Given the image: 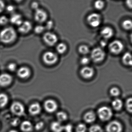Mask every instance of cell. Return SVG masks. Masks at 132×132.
Here are the masks:
<instances>
[{
    "instance_id": "f1b7e54d",
    "label": "cell",
    "mask_w": 132,
    "mask_h": 132,
    "mask_svg": "<svg viewBox=\"0 0 132 132\" xmlns=\"http://www.w3.org/2000/svg\"><path fill=\"white\" fill-rule=\"evenodd\" d=\"M78 52L82 55H86L90 52L89 48L85 45L80 46L78 48Z\"/></svg>"
},
{
    "instance_id": "d6986e66",
    "label": "cell",
    "mask_w": 132,
    "mask_h": 132,
    "mask_svg": "<svg viewBox=\"0 0 132 132\" xmlns=\"http://www.w3.org/2000/svg\"><path fill=\"white\" fill-rule=\"evenodd\" d=\"M21 131L24 132H30L33 129V126L29 121H25L22 122L20 126Z\"/></svg>"
},
{
    "instance_id": "ba28073f",
    "label": "cell",
    "mask_w": 132,
    "mask_h": 132,
    "mask_svg": "<svg viewBox=\"0 0 132 132\" xmlns=\"http://www.w3.org/2000/svg\"><path fill=\"white\" fill-rule=\"evenodd\" d=\"M58 38L55 34L52 32H46L43 36L44 42L49 46H53L56 44L58 41Z\"/></svg>"
},
{
    "instance_id": "bcb514c9",
    "label": "cell",
    "mask_w": 132,
    "mask_h": 132,
    "mask_svg": "<svg viewBox=\"0 0 132 132\" xmlns=\"http://www.w3.org/2000/svg\"><path fill=\"white\" fill-rule=\"evenodd\" d=\"M106 44H107V43H106V42H105V41H102L101 42V45L102 46H103V47L105 46L106 45Z\"/></svg>"
},
{
    "instance_id": "277c9868",
    "label": "cell",
    "mask_w": 132,
    "mask_h": 132,
    "mask_svg": "<svg viewBox=\"0 0 132 132\" xmlns=\"http://www.w3.org/2000/svg\"><path fill=\"white\" fill-rule=\"evenodd\" d=\"M124 45L119 40H114L109 45V51L114 55L120 54L124 49Z\"/></svg>"
},
{
    "instance_id": "b9f144b4",
    "label": "cell",
    "mask_w": 132,
    "mask_h": 132,
    "mask_svg": "<svg viewBox=\"0 0 132 132\" xmlns=\"http://www.w3.org/2000/svg\"><path fill=\"white\" fill-rule=\"evenodd\" d=\"M31 7L32 9L36 11L39 9V4L36 2H34L32 3Z\"/></svg>"
},
{
    "instance_id": "8fae6325",
    "label": "cell",
    "mask_w": 132,
    "mask_h": 132,
    "mask_svg": "<svg viewBox=\"0 0 132 132\" xmlns=\"http://www.w3.org/2000/svg\"><path fill=\"white\" fill-rule=\"evenodd\" d=\"M44 108L46 111L48 113L55 112L58 108V104L55 101L52 99H48L45 102Z\"/></svg>"
},
{
    "instance_id": "3957f363",
    "label": "cell",
    "mask_w": 132,
    "mask_h": 132,
    "mask_svg": "<svg viewBox=\"0 0 132 132\" xmlns=\"http://www.w3.org/2000/svg\"><path fill=\"white\" fill-rule=\"evenodd\" d=\"M105 56V53L101 48L97 47L94 48L91 52V58L95 63L102 62Z\"/></svg>"
},
{
    "instance_id": "ffe728a7",
    "label": "cell",
    "mask_w": 132,
    "mask_h": 132,
    "mask_svg": "<svg viewBox=\"0 0 132 132\" xmlns=\"http://www.w3.org/2000/svg\"><path fill=\"white\" fill-rule=\"evenodd\" d=\"M123 64L125 65L132 67V55L129 52L123 55L122 59Z\"/></svg>"
},
{
    "instance_id": "d4e9b609",
    "label": "cell",
    "mask_w": 132,
    "mask_h": 132,
    "mask_svg": "<svg viewBox=\"0 0 132 132\" xmlns=\"http://www.w3.org/2000/svg\"><path fill=\"white\" fill-rule=\"evenodd\" d=\"M122 28L126 30L132 29V21L130 19L124 20L122 24Z\"/></svg>"
},
{
    "instance_id": "7402d4cb",
    "label": "cell",
    "mask_w": 132,
    "mask_h": 132,
    "mask_svg": "<svg viewBox=\"0 0 132 132\" xmlns=\"http://www.w3.org/2000/svg\"><path fill=\"white\" fill-rule=\"evenodd\" d=\"M51 128L53 132H62L63 130L64 126L60 122L55 121L52 123Z\"/></svg>"
},
{
    "instance_id": "7a4b0ae2",
    "label": "cell",
    "mask_w": 132,
    "mask_h": 132,
    "mask_svg": "<svg viewBox=\"0 0 132 132\" xmlns=\"http://www.w3.org/2000/svg\"><path fill=\"white\" fill-rule=\"evenodd\" d=\"M97 114L101 120L105 121L111 118L113 113L110 108L107 106H102L98 110Z\"/></svg>"
},
{
    "instance_id": "30bf717a",
    "label": "cell",
    "mask_w": 132,
    "mask_h": 132,
    "mask_svg": "<svg viewBox=\"0 0 132 132\" xmlns=\"http://www.w3.org/2000/svg\"><path fill=\"white\" fill-rule=\"evenodd\" d=\"M48 15L46 12L44 10L38 9L35 11L34 18L35 20L39 23H43L47 20Z\"/></svg>"
},
{
    "instance_id": "7bdbcfd3",
    "label": "cell",
    "mask_w": 132,
    "mask_h": 132,
    "mask_svg": "<svg viewBox=\"0 0 132 132\" xmlns=\"http://www.w3.org/2000/svg\"><path fill=\"white\" fill-rule=\"evenodd\" d=\"M14 7L12 5H9L6 7L7 11L9 12H13L14 11Z\"/></svg>"
},
{
    "instance_id": "f6af8a7d",
    "label": "cell",
    "mask_w": 132,
    "mask_h": 132,
    "mask_svg": "<svg viewBox=\"0 0 132 132\" xmlns=\"http://www.w3.org/2000/svg\"><path fill=\"white\" fill-rule=\"evenodd\" d=\"M5 4L1 0H0V13L2 12L5 8Z\"/></svg>"
},
{
    "instance_id": "603a6c76",
    "label": "cell",
    "mask_w": 132,
    "mask_h": 132,
    "mask_svg": "<svg viewBox=\"0 0 132 132\" xmlns=\"http://www.w3.org/2000/svg\"><path fill=\"white\" fill-rule=\"evenodd\" d=\"M123 102L121 99L117 98L115 99L112 102V106L116 111H120L123 107Z\"/></svg>"
},
{
    "instance_id": "836d02e7",
    "label": "cell",
    "mask_w": 132,
    "mask_h": 132,
    "mask_svg": "<svg viewBox=\"0 0 132 132\" xmlns=\"http://www.w3.org/2000/svg\"><path fill=\"white\" fill-rule=\"evenodd\" d=\"M45 29V27L43 26L38 25L35 27L34 31L36 34H40L43 32Z\"/></svg>"
},
{
    "instance_id": "44dd1931",
    "label": "cell",
    "mask_w": 132,
    "mask_h": 132,
    "mask_svg": "<svg viewBox=\"0 0 132 132\" xmlns=\"http://www.w3.org/2000/svg\"><path fill=\"white\" fill-rule=\"evenodd\" d=\"M84 121L87 123H92L96 119V116L93 112H88L84 115Z\"/></svg>"
},
{
    "instance_id": "681fc988",
    "label": "cell",
    "mask_w": 132,
    "mask_h": 132,
    "mask_svg": "<svg viewBox=\"0 0 132 132\" xmlns=\"http://www.w3.org/2000/svg\"><path fill=\"white\" fill-rule=\"evenodd\" d=\"M130 39H131V42L132 43V33L130 35Z\"/></svg>"
},
{
    "instance_id": "f35d334b",
    "label": "cell",
    "mask_w": 132,
    "mask_h": 132,
    "mask_svg": "<svg viewBox=\"0 0 132 132\" xmlns=\"http://www.w3.org/2000/svg\"><path fill=\"white\" fill-rule=\"evenodd\" d=\"M63 130L65 132H72L73 131V126L71 125L68 124L64 126Z\"/></svg>"
},
{
    "instance_id": "d6a6232c",
    "label": "cell",
    "mask_w": 132,
    "mask_h": 132,
    "mask_svg": "<svg viewBox=\"0 0 132 132\" xmlns=\"http://www.w3.org/2000/svg\"><path fill=\"white\" fill-rule=\"evenodd\" d=\"M87 131V127L84 124H80L76 127V132H86Z\"/></svg>"
},
{
    "instance_id": "7dc6e473",
    "label": "cell",
    "mask_w": 132,
    "mask_h": 132,
    "mask_svg": "<svg viewBox=\"0 0 132 132\" xmlns=\"http://www.w3.org/2000/svg\"><path fill=\"white\" fill-rule=\"evenodd\" d=\"M14 1L17 2H21L23 0H14Z\"/></svg>"
},
{
    "instance_id": "4fadbf2b",
    "label": "cell",
    "mask_w": 132,
    "mask_h": 132,
    "mask_svg": "<svg viewBox=\"0 0 132 132\" xmlns=\"http://www.w3.org/2000/svg\"><path fill=\"white\" fill-rule=\"evenodd\" d=\"M80 73L83 78L88 79L93 77L94 73V71L92 68L85 66L81 68Z\"/></svg>"
},
{
    "instance_id": "f546056e",
    "label": "cell",
    "mask_w": 132,
    "mask_h": 132,
    "mask_svg": "<svg viewBox=\"0 0 132 132\" xmlns=\"http://www.w3.org/2000/svg\"><path fill=\"white\" fill-rule=\"evenodd\" d=\"M109 93L112 97H117L120 95V91L118 88L113 87L110 89Z\"/></svg>"
},
{
    "instance_id": "4dcf8cb0",
    "label": "cell",
    "mask_w": 132,
    "mask_h": 132,
    "mask_svg": "<svg viewBox=\"0 0 132 132\" xmlns=\"http://www.w3.org/2000/svg\"><path fill=\"white\" fill-rule=\"evenodd\" d=\"M126 108L129 112L132 113V97H129L126 100L125 103Z\"/></svg>"
},
{
    "instance_id": "d590c367",
    "label": "cell",
    "mask_w": 132,
    "mask_h": 132,
    "mask_svg": "<svg viewBox=\"0 0 132 132\" xmlns=\"http://www.w3.org/2000/svg\"><path fill=\"white\" fill-rule=\"evenodd\" d=\"M90 60L87 57H83L81 58L80 60L81 64L83 65H86L89 63Z\"/></svg>"
},
{
    "instance_id": "5bb4252c",
    "label": "cell",
    "mask_w": 132,
    "mask_h": 132,
    "mask_svg": "<svg viewBox=\"0 0 132 132\" xmlns=\"http://www.w3.org/2000/svg\"><path fill=\"white\" fill-rule=\"evenodd\" d=\"M17 74L18 77L20 78L26 79L30 76L31 71L27 67H21L17 71Z\"/></svg>"
},
{
    "instance_id": "e575fe53",
    "label": "cell",
    "mask_w": 132,
    "mask_h": 132,
    "mask_svg": "<svg viewBox=\"0 0 132 132\" xmlns=\"http://www.w3.org/2000/svg\"><path fill=\"white\" fill-rule=\"evenodd\" d=\"M7 68L9 70L12 71V72H13L16 70L17 65L15 63H10L8 64L7 66Z\"/></svg>"
},
{
    "instance_id": "8992f818",
    "label": "cell",
    "mask_w": 132,
    "mask_h": 132,
    "mask_svg": "<svg viewBox=\"0 0 132 132\" xmlns=\"http://www.w3.org/2000/svg\"><path fill=\"white\" fill-rule=\"evenodd\" d=\"M58 57L57 55L52 52H47L43 56V62L46 65H53L55 64L58 61Z\"/></svg>"
},
{
    "instance_id": "9a60e30c",
    "label": "cell",
    "mask_w": 132,
    "mask_h": 132,
    "mask_svg": "<svg viewBox=\"0 0 132 132\" xmlns=\"http://www.w3.org/2000/svg\"><path fill=\"white\" fill-rule=\"evenodd\" d=\"M32 28L31 23L28 21H23L19 26L18 31L20 33L26 34L29 32Z\"/></svg>"
},
{
    "instance_id": "60d3db41",
    "label": "cell",
    "mask_w": 132,
    "mask_h": 132,
    "mask_svg": "<svg viewBox=\"0 0 132 132\" xmlns=\"http://www.w3.org/2000/svg\"><path fill=\"white\" fill-rule=\"evenodd\" d=\"M20 122V119H19L15 118L12 120L11 123L12 125L14 126H16L19 124Z\"/></svg>"
},
{
    "instance_id": "8d00e7d4",
    "label": "cell",
    "mask_w": 132,
    "mask_h": 132,
    "mask_svg": "<svg viewBox=\"0 0 132 132\" xmlns=\"http://www.w3.org/2000/svg\"><path fill=\"white\" fill-rule=\"evenodd\" d=\"M8 22V19L5 16H2L0 17V24L4 25L6 24Z\"/></svg>"
},
{
    "instance_id": "2e32d148",
    "label": "cell",
    "mask_w": 132,
    "mask_h": 132,
    "mask_svg": "<svg viewBox=\"0 0 132 132\" xmlns=\"http://www.w3.org/2000/svg\"><path fill=\"white\" fill-rule=\"evenodd\" d=\"M100 33L104 39H109L113 36L114 31L111 27L106 26L102 29Z\"/></svg>"
},
{
    "instance_id": "74e56055",
    "label": "cell",
    "mask_w": 132,
    "mask_h": 132,
    "mask_svg": "<svg viewBox=\"0 0 132 132\" xmlns=\"http://www.w3.org/2000/svg\"><path fill=\"white\" fill-rule=\"evenodd\" d=\"M53 25H54V23L53 21L51 20L48 21L46 24L45 26V28L48 30L51 29L53 27Z\"/></svg>"
},
{
    "instance_id": "ee69618b",
    "label": "cell",
    "mask_w": 132,
    "mask_h": 132,
    "mask_svg": "<svg viewBox=\"0 0 132 132\" xmlns=\"http://www.w3.org/2000/svg\"><path fill=\"white\" fill-rule=\"evenodd\" d=\"M126 3L128 7L132 9V0H126Z\"/></svg>"
},
{
    "instance_id": "9c48e42d",
    "label": "cell",
    "mask_w": 132,
    "mask_h": 132,
    "mask_svg": "<svg viewBox=\"0 0 132 132\" xmlns=\"http://www.w3.org/2000/svg\"><path fill=\"white\" fill-rule=\"evenodd\" d=\"M106 130L107 132H122V126L118 121H112L107 125Z\"/></svg>"
},
{
    "instance_id": "6da1fadb",
    "label": "cell",
    "mask_w": 132,
    "mask_h": 132,
    "mask_svg": "<svg viewBox=\"0 0 132 132\" xmlns=\"http://www.w3.org/2000/svg\"><path fill=\"white\" fill-rule=\"evenodd\" d=\"M17 34L14 28L7 27L2 30L0 32V41L5 44L14 42L16 38Z\"/></svg>"
},
{
    "instance_id": "e0dca14e",
    "label": "cell",
    "mask_w": 132,
    "mask_h": 132,
    "mask_svg": "<svg viewBox=\"0 0 132 132\" xmlns=\"http://www.w3.org/2000/svg\"><path fill=\"white\" fill-rule=\"evenodd\" d=\"M41 111V107L39 103H33L31 104L29 108V112L32 116L37 115Z\"/></svg>"
},
{
    "instance_id": "c3c4849f",
    "label": "cell",
    "mask_w": 132,
    "mask_h": 132,
    "mask_svg": "<svg viewBox=\"0 0 132 132\" xmlns=\"http://www.w3.org/2000/svg\"><path fill=\"white\" fill-rule=\"evenodd\" d=\"M9 132H18V131L15 130H11L9 131Z\"/></svg>"
},
{
    "instance_id": "cb8c5ba5",
    "label": "cell",
    "mask_w": 132,
    "mask_h": 132,
    "mask_svg": "<svg viewBox=\"0 0 132 132\" xmlns=\"http://www.w3.org/2000/svg\"><path fill=\"white\" fill-rule=\"evenodd\" d=\"M9 101L7 95L4 93L0 94V108L5 107Z\"/></svg>"
},
{
    "instance_id": "4316f807",
    "label": "cell",
    "mask_w": 132,
    "mask_h": 132,
    "mask_svg": "<svg viewBox=\"0 0 132 132\" xmlns=\"http://www.w3.org/2000/svg\"><path fill=\"white\" fill-rule=\"evenodd\" d=\"M56 118L58 119V121L61 122L66 121L67 119L68 116L65 112L60 111L56 114Z\"/></svg>"
},
{
    "instance_id": "52a82bcc",
    "label": "cell",
    "mask_w": 132,
    "mask_h": 132,
    "mask_svg": "<svg viewBox=\"0 0 132 132\" xmlns=\"http://www.w3.org/2000/svg\"><path fill=\"white\" fill-rule=\"evenodd\" d=\"M10 109L12 114L17 116H21L24 114L25 108L24 105L18 102L12 103Z\"/></svg>"
},
{
    "instance_id": "f907efd6",
    "label": "cell",
    "mask_w": 132,
    "mask_h": 132,
    "mask_svg": "<svg viewBox=\"0 0 132 132\" xmlns=\"http://www.w3.org/2000/svg\"></svg>"
},
{
    "instance_id": "83f0119b",
    "label": "cell",
    "mask_w": 132,
    "mask_h": 132,
    "mask_svg": "<svg viewBox=\"0 0 132 132\" xmlns=\"http://www.w3.org/2000/svg\"><path fill=\"white\" fill-rule=\"evenodd\" d=\"M94 6L97 10H102L105 6V2L103 0H96L94 3Z\"/></svg>"
},
{
    "instance_id": "7c38bea8",
    "label": "cell",
    "mask_w": 132,
    "mask_h": 132,
    "mask_svg": "<svg viewBox=\"0 0 132 132\" xmlns=\"http://www.w3.org/2000/svg\"><path fill=\"white\" fill-rule=\"evenodd\" d=\"M13 78L10 75L6 73L0 75V86L5 87L11 84Z\"/></svg>"
},
{
    "instance_id": "1f68e13d",
    "label": "cell",
    "mask_w": 132,
    "mask_h": 132,
    "mask_svg": "<svg viewBox=\"0 0 132 132\" xmlns=\"http://www.w3.org/2000/svg\"><path fill=\"white\" fill-rule=\"evenodd\" d=\"M89 132H103V130L100 126L94 125L89 129Z\"/></svg>"
},
{
    "instance_id": "484cf974",
    "label": "cell",
    "mask_w": 132,
    "mask_h": 132,
    "mask_svg": "<svg viewBox=\"0 0 132 132\" xmlns=\"http://www.w3.org/2000/svg\"><path fill=\"white\" fill-rule=\"evenodd\" d=\"M67 50V45L64 43H60L58 44L56 46V51L59 54H62L65 53Z\"/></svg>"
},
{
    "instance_id": "ac0fdd59",
    "label": "cell",
    "mask_w": 132,
    "mask_h": 132,
    "mask_svg": "<svg viewBox=\"0 0 132 132\" xmlns=\"http://www.w3.org/2000/svg\"><path fill=\"white\" fill-rule=\"evenodd\" d=\"M10 21L12 24L19 26L23 22L22 17L19 14H13L10 18Z\"/></svg>"
},
{
    "instance_id": "ab89813d",
    "label": "cell",
    "mask_w": 132,
    "mask_h": 132,
    "mask_svg": "<svg viewBox=\"0 0 132 132\" xmlns=\"http://www.w3.org/2000/svg\"><path fill=\"white\" fill-rule=\"evenodd\" d=\"M44 123L43 122H39L36 123L35 126V128L36 130H40L44 127Z\"/></svg>"
},
{
    "instance_id": "5b68a950",
    "label": "cell",
    "mask_w": 132,
    "mask_h": 132,
    "mask_svg": "<svg viewBox=\"0 0 132 132\" xmlns=\"http://www.w3.org/2000/svg\"><path fill=\"white\" fill-rule=\"evenodd\" d=\"M101 16L98 13H92L90 14L87 18V20L89 26L92 28H97L101 24Z\"/></svg>"
}]
</instances>
